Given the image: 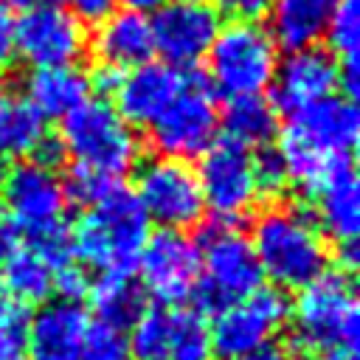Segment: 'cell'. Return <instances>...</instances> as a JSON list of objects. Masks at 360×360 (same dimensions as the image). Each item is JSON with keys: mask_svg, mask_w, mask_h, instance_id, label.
<instances>
[{"mask_svg": "<svg viewBox=\"0 0 360 360\" xmlns=\"http://www.w3.org/2000/svg\"><path fill=\"white\" fill-rule=\"evenodd\" d=\"M360 112L346 96H326L287 118L278 155L290 183L312 194L335 160L349 158L357 146Z\"/></svg>", "mask_w": 360, "mask_h": 360, "instance_id": "6da1fadb", "label": "cell"}, {"mask_svg": "<svg viewBox=\"0 0 360 360\" xmlns=\"http://www.w3.org/2000/svg\"><path fill=\"white\" fill-rule=\"evenodd\" d=\"M152 222L129 186L115 183L73 228L76 256L101 276H132Z\"/></svg>", "mask_w": 360, "mask_h": 360, "instance_id": "7a4b0ae2", "label": "cell"}, {"mask_svg": "<svg viewBox=\"0 0 360 360\" xmlns=\"http://www.w3.org/2000/svg\"><path fill=\"white\" fill-rule=\"evenodd\" d=\"M253 250L264 278L278 290H301L329 264L326 236L312 214L292 205H273L253 222Z\"/></svg>", "mask_w": 360, "mask_h": 360, "instance_id": "3957f363", "label": "cell"}, {"mask_svg": "<svg viewBox=\"0 0 360 360\" xmlns=\"http://www.w3.org/2000/svg\"><path fill=\"white\" fill-rule=\"evenodd\" d=\"M197 248L202 270L191 298L197 301V312L202 318L217 315L264 287V273L256 259L253 242L242 231H236V222L214 219L202 231Z\"/></svg>", "mask_w": 360, "mask_h": 360, "instance_id": "277c9868", "label": "cell"}, {"mask_svg": "<svg viewBox=\"0 0 360 360\" xmlns=\"http://www.w3.org/2000/svg\"><path fill=\"white\" fill-rule=\"evenodd\" d=\"M208 84L225 98L262 96L276 73L278 48L256 20L222 22L208 48Z\"/></svg>", "mask_w": 360, "mask_h": 360, "instance_id": "5b68a950", "label": "cell"}, {"mask_svg": "<svg viewBox=\"0 0 360 360\" xmlns=\"http://www.w3.org/2000/svg\"><path fill=\"white\" fill-rule=\"evenodd\" d=\"M290 318L301 349H357L360 307L352 276L343 270H323L315 281L301 287Z\"/></svg>", "mask_w": 360, "mask_h": 360, "instance_id": "8992f818", "label": "cell"}, {"mask_svg": "<svg viewBox=\"0 0 360 360\" xmlns=\"http://www.w3.org/2000/svg\"><path fill=\"white\" fill-rule=\"evenodd\" d=\"M56 138L65 149V158L70 155L73 163L96 169L112 180L132 169L141 152L135 129L104 98H87L73 112H68Z\"/></svg>", "mask_w": 360, "mask_h": 360, "instance_id": "52a82bcc", "label": "cell"}, {"mask_svg": "<svg viewBox=\"0 0 360 360\" xmlns=\"http://www.w3.org/2000/svg\"><path fill=\"white\" fill-rule=\"evenodd\" d=\"M135 197L149 222L169 231H186L202 219L205 202L194 169L177 158H149L135 172Z\"/></svg>", "mask_w": 360, "mask_h": 360, "instance_id": "ba28073f", "label": "cell"}, {"mask_svg": "<svg viewBox=\"0 0 360 360\" xmlns=\"http://www.w3.org/2000/svg\"><path fill=\"white\" fill-rule=\"evenodd\" d=\"M219 112L214 107V90L200 73H186L183 90L149 127L155 149L166 158L188 160L200 158L217 135Z\"/></svg>", "mask_w": 360, "mask_h": 360, "instance_id": "9c48e42d", "label": "cell"}, {"mask_svg": "<svg viewBox=\"0 0 360 360\" xmlns=\"http://www.w3.org/2000/svg\"><path fill=\"white\" fill-rule=\"evenodd\" d=\"M292 309V298L278 287H259L253 295L225 307L214 315L208 329L211 335V354L219 360H233L267 340L287 323Z\"/></svg>", "mask_w": 360, "mask_h": 360, "instance_id": "30bf717a", "label": "cell"}, {"mask_svg": "<svg viewBox=\"0 0 360 360\" xmlns=\"http://www.w3.org/2000/svg\"><path fill=\"white\" fill-rule=\"evenodd\" d=\"M197 183L205 208L222 222H236L253 211L259 200V186L253 174V155L231 141H214L197 166Z\"/></svg>", "mask_w": 360, "mask_h": 360, "instance_id": "8fae6325", "label": "cell"}, {"mask_svg": "<svg viewBox=\"0 0 360 360\" xmlns=\"http://www.w3.org/2000/svg\"><path fill=\"white\" fill-rule=\"evenodd\" d=\"M219 25V11L208 0H166L149 20L155 51L177 70L197 65L208 53Z\"/></svg>", "mask_w": 360, "mask_h": 360, "instance_id": "7c38bea8", "label": "cell"}, {"mask_svg": "<svg viewBox=\"0 0 360 360\" xmlns=\"http://www.w3.org/2000/svg\"><path fill=\"white\" fill-rule=\"evenodd\" d=\"M3 205L17 228V233H39L56 222H65V188L56 169H48L37 160H20L6 169L0 183Z\"/></svg>", "mask_w": 360, "mask_h": 360, "instance_id": "4fadbf2b", "label": "cell"}, {"mask_svg": "<svg viewBox=\"0 0 360 360\" xmlns=\"http://www.w3.org/2000/svg\"><path fill=\"white\" fill-rule=\"evenodd\" d=\"M84 48V25L62 6L22 8V14L14 17V53L31 68L76 65Z\"/></svg>", "mask_w": 360, "mask_h": 360, "instance_id": "5bb4252c", "label": "cell"}, {"mask_svg": "<svg viewBox=\"0 0 360 360\" xmlns=\"http://www.w3.org/2000/svg\"><path fill=\"white\" fill-rule=\"evenodd\" d=\"M138 267L143 278V292H149L160 304H180L191 298L200 281L202 262L197 242L186 231L160 228L149 233Z\"/></svg>", "mask_w": 360, "mask_h": 360, "instance_id": "9a60e30c", "label": "cell"}, {"mask_svg": "<svg viewBox=\"0 0 360 360\" xmlns=\"http://www.w3.org/2000/svg\"><path fill=\"white\" fill-rule=\"evenodd\" d=\"M338 87V59L312 45V48H301V51H290L273 73L270 82V104L276 107V112H298L326 96H332V90Z\"/></svg>", "mask_w": 360, "mask_h": 360, "instance_id": "2e32d148", "label": "cell"}, {"mask_svg": "<svg viewBox=\"0 0 360 360\" xmlns=\"http://www.w3.org/2000/svg\"><path fill=\"white\" fill-rule=\"evenodd\" d=\"M186 73L166 62H143L129 68L115 87V110L129 127H152L160 112L183 90Z\"/></svg>", "mask_w": 360, "mask_h": 360, "instance_id": "e0dca14e", "label": "cell"}, {"mask_svg": "<svg viewBox=\"0 0 360 360\" xmlns=\"http://www.w3.org/2000/svg\"><path fill=\"white\" fill-rule=\"evenodd\" d=\"M312 202H315L312 219L321 228V233L332 236L335 245L357 242V233H360V186H357L352 155L335 160V166L312 188Z\"/></svg>", "mask_w": 360, "mask_h": 360, "instance_id": "ac0fdd59", "label": "cell"}, {"mask_svg": "<svg viewBox=\"0 0 360 360\" xmlns=\"http://www.w3.org/2000/svg\"><path fill=\"white\" fill-rule=\"evenodd\" d=\"M87 323L90 318L82 304L62 298L39 304V309L28 315V360H76Z\"/></svg>", "mask_w": 360, "mask_h": 360, "instance_id": "d6986e66", "label": "cell"}, {"mask_svg": "<svg viewBox=\"0 0 360 360\" xmlns=\"http://www.w3.org/2000/svg\"><path fill=\"white\" fill-rule=\"evenodd\" d=\"M93 53L101 65L118 70L152 62L155 42L149 20L138 11H112L104 22H98L93 34Z\"/></svg>", "mask_w": 360, "mask_h": 360, "instance_id": "ffe728a7", "label": "cell"}, {"mask_svg": "<svg viewBox=\"0 0 360 360\" xmlns=\"http://www.w3.org/2000/svg\"><path fill=\"white\" fill-rule=\"evenodd\" d=\"M335 0H270L267 6V34L276 48L301 51L318 45L326 37Z\"/></svg>", "mask_w": 360, "mask_h": 360, "instance_id": "44dd1931", "label": "cell"}, {"mask_svg": "<svg viewBox=\"0 0 360 360\" xmlns=\"http://www.w3.org/2000/svg\"><path fill=\"white\" fill-rule=\"evenodd\" d=\"M90 76L76 65L34 68L25 79V101L42 118H65L90 96Z\"/></svg>", "mask_w": 360, "mask_h": 360, "instance_id": "7402d4cb", "label": "cell"}, {"mask_svg": "<svg viewBox=\"0 0 360 360\" xmlns=\"http://www.w3.org/2000/svg\"><path fill=\"white\" fill-rule=\"evenodd\" d=\"M219 124L225 129V141L242 149H264L278 132V112L264 96H242L228 98Z\"/></svg>", "mask_w": 360, "mask_h": 360, "instance_id": "603a6c76", "label": "cell"}, {"mask_svg": "<svg viewBox=\"0 0 360 360\" xmlns=\"http://www.w3.org/2000/svg\"><path fill=\"white\" fill-rule=\"evenodd\" d=\"M87 298L96 321L115 329H129L146 309V292L132 276H101L90 284Z\"/></svg>", "mask_w": 360, "mask_h": 360, "instance_id": "cb8c5ba5", "label": "cell"}, {"mask_svg": "<svg viewBox=\"0 0 360 360\" xmlns=\"http://www.w3.org/2000/svg\"><path fill=\"white\" fill-rule=\"evenodd\" d=\"M0 287L11 301L22 307L45 304L53 292V267L45 264L31 248H17L3 262Z\"/></svg>", "mask_w": 360, "mask_h": 360, "instance_id": "d4e9b609", "label": "cell"}, {"mask_svg": "<svg viewBox=\"0 0 360 360\" xmlns=\"http://www.w3.org/2000/svg\"><path fill=\"white\" fill-rule=\"evenodd\" d=\"M45 138V118L22 98L0 90V152L31 155Z\"/></svg>", "mask_w": 360, "mask_h": 360, "instance_id": "484cf974", "label": "cell"}, {"mask_svg": "<svg viewBox=\"0 0 360 360\" xmlns=\"http://www.w3.org/2000/svg\"><path fill=\"white\" fill-rule=\"evenodd\" d=\"M172 340V309L146 307L141 318L129 326V354L132 360H169Z\"/></svg>", "mask_w": 360, "mask_h": 360, "instance_id": "4316f807", "label": "cell"}, {"mask_svg": "<svg viewBox=\"0 0 360 360\" xmlns=\"http://www.w3.org/2000/svg\"><path fill=\"white\" fill-rule=\"evenodd\" d=\"M211 335L208 323L197 309H172V340L169 360H208Z\"/></svg>", "mask_w": 360, "mask_h": 360, "instance_id": "83f0119b", "label": "cell"}, {"mask_svg": "<svg viewBox=\"0 0 360 360\" xmlns=\"http://www.w3.org/2000/svg\"><path fill=\"white\" fill-rule=\"evenodd\" d=\"M326 37L332 51L338 53V62L357 59L360 48V0H335Z\"/></svg>", "mask_w": 360, "mask_h": 360, "instance_id": "f1b7e54d", "label": "cell"}, {"mask_svg": "<svg viewBox=\"0 0 360 360\" xmlns=\"http://www.w3.org/2000/svg\"><path fill=\"white\" fill-rule=\"evenodd\" d=\"M76 360H132L124 329L107 326L101 321H90L79 343Z\"/></svg>", "mask_w": 360, "mask_h": 360, "instance_id": "f546056e", "label": "cell"}, {"mask_svg": "<svg viewBox=\"0 0 360 360\" xmlns=\"http://www.w3.org/2000/svg\"><path fill=\"white\" fill-rule=\"evenodd\" d=\"M115 186L112 177L96 172V169H87V166H79L73 163L68 169V174L62 177V188H65V200L68 202H76L82 208H90L96 205L110 188Z\"/></svg>", "mask_w": 360, "mask_h": 360, "instance_id": "4dcf8cb0", "label": "cell"}, {"mask_svg": "<svg viewBox=\"0 0 360 360\" xmlns=\"http://www.w3.org/2000/svg\"><path fill=\"white\" fill-rule=\"evenodd\" d=\"M28 245L45 264H51L53 270L65 267V264H73L76 259V250H73V228H68V222H56L39 233H31L25 236Z\"/></svg>", "mask_w": 360, "mask_h": 360, "instance_id": "1f68e13d", "label": "cell"}, {"mask_svg": "<svg viewBox=\"0 0 360 360\" xmlns=\"http://www.w3.org/2000/svg\"><path fill=\"white\" fill-rule=\"evenodd\" d=\"M25 332H28V309L8 298L0 309V357L3 354H22L25 352Z\"/></svg>", "mask_w": 360, "mask_h": 360, "instance_id": "d6a6232c", "label": "cell"}, {"mask_svg": "<svg viewBox=\"0 0 360 360\" xmlns=\"http://www.w3.org/2000/svg\"><path fill=\"white\" fill-rule=\"evenodd\" d=\"M253 174H256L259 197H278L290 183L278 149H267V146L259 149V155L253 158Z\"/></svg>", "mask_w": 360, "mask_h": 360, "instance_id": "836d02e7", "label": "cell"}, {"mask_svg": "<svg viewBox=\"0 0 360 360\" xmlns=\"http://www.w3.org/2000/svg\"><path fill=\"white\" fill-rule=\"evenodd\" d=\"M90 284H93L90 276H87L82 267H76V264H65V267L53 270V292H56L62 301L79 304L82 298H87Z\"/></svg>", "mask_w": 360, "mask_h": 360, "instance_id": "e575fe53", "label": "cell"}, {"mask_svg": "<svg viewBox=\"0 0 360 360\" xmlns=\"http://www.w3.org/2000/svg\"><path fill=\"white\" fill-rule=\"evenodd\" d=\"M115 6H118V0H68V11L84 25V22H90V25H98V22H104L112 11H115Z\"/></svg>", "mask_w": 360, "mask_h": 360, "instance_id": "d590c367", "label": "cell"}, {"mask_svg": "<svg viewBox=\"0 0 360 360\" xmlns=\"http://www.w3.org/2000/svg\"><path fill=\"white\" fill-rule=\"evenodd\" d=\"M14 14L6 0H0V73L14 62Z\"/></svg>", "mask_w": 360, "mask_h": 360, "instance_id": "8d00e7d4", "label": "cell"}, {"mask_svg": "<svg viewBox=\"0 0 360 360\" xmlns=\"http://www.w3.org/2000/svg\"><path fill=\"white\" fill-rule=\"evenodd\" d=\"M267 6L270 0H214V8L231 14L233 20H256L267 11Z\"/></svg>", "mask_w": 360, "mask_h": 360, "instance_id": "74e56055", "label": "cell"}, {"mask_svg": "<svg viewBox=\"0 0 360 360\" xmlns=\"http://www.w3.org/2000/svg\"><path fill=\"white\" fill-rule=\"evenodd\" d=\"M121 76H124V70L110 68V65H98V70L90 76V87H96L104 96H112L115 87H118V82H121Z\"/></svg>", "mask_w": 360, "mask_h": 360, "instance_id": "f35d334b", "label": "cell"}, {"mask_svg": "<svg viewBox=\"0 0 360 360\" xmlns=\"http://www.w3.org/2000/svg\"><path fill=\"white\" fill-rule=\"evenodd\" d=\"M287 357H290L287 346H281L276 340H267V343H262V346H256V349H250V352H245L233 360H287Z\"/></svg>", "mask_w": 360, "mask_h": 360, "instance_id": "ab89813d", "label": "cell"}, {"mask_svg": "<svg viewBox=\"0 0 360 360\" xmlns=\"http://www.w3.org/2000/svg\"><path fill=\"white\" fill-rule=\"evenodd\" d=\"M17 242H20L17 228L11 225V219H8V217H3V214H0V264H3V262H6L17 248H20Z\"/></svg>", "mask_w": 360, "mask_h": 360, "instance_id": "60d3db41", "label": "cell"}, {"mask_svg": "<svg viewBox=\"0 0 360 360\" xmlns=\"http://www.w3.org/2000/svg\"><path fill=\"white\" fill-rule=\"evenodd\" d=\"M118 3H124V6H127V11H138V14H146V11H155V8H160L166 0H118Z\"/></svg>", "mask_w": 360, "mask_h": 360, "instance_id": "b9f144b4", "label": "cell"}, {"mask_svg": "<svg viewBox=\"0 0 360 360\" xmlns=\"http://www.w3.org/2000/svg\"><path fill=\"white\" fill-rule=\"evenodd\" d=\"M318 360H357V354H354V349H329Z\"/></svg>", "mask_w": 360, "mask_h": 360, "instance_id": "7bdbcfd3", "label": "cell"}, {"mask_svg": "<svg viewBox=\"0 0 360 360\" xmlns=\"http://www.w3.org/2000/svg\"><path fill=\"white\" fill-rule=\"evenodd\" d=\"M20 8H37V6H56L59 0H11Z\"/></svg>", "mask_w": 360, "mask_h": 360, "instance_id": "ee69618b", "label": "cell"}, {"mask_svg": "<svg viewBox=\"0 0 360 360\" xmlns=\"http://www.w3.org/2000/svg\"><path fill=\"white\" fill-rule=\"evenodd\" d=\"M287 360H312V357H309L307 352H295V354L290 352V357H287Z\"/></svg>", "mask_w": 360, "mask_h": 360, "instance_id": "f6af8a7d", "label": "cell"}, {"mask_svg": "<svg viewBox=\"0 0 360 360\" xmlns=\"http://www.w3.org/2000/svg\"><path fill=\"white\" fill-rule=\"evenodd\" d=\"M6 169H8V166H6V155L0 152V183H3V177H6Z\"/></svg>", "mask_w": 360, "mask_h": 360, "instance_id": "bcb514c9", "label": "cell"}, {"mask_svg": "<svg viewBox=\"0 0 360 360\" xmlns=\"http://www.w3.org/2000/svg\"><path fill=\"white\" fill-rule=\"evenodd\" d=\"M0 360H28V357L25 354H3Z\"/></svg>", "mask_w": 360, "mask_h": 360, "instance_id": "7dc6e473", "label": "cell"}, {"mask_svg": "<svg viewBox=\"0 0 360 360\" xmlns=\"http://www.w3.org/2000/svg\"><path fill=\"white\" fill-rule=\"evenodd\" d=\"M6 301H8V295H6V292H3V287H0V309H3V304H6Z\"/></svg>", "mask_w": 360, "mask_h": 360, "instance_id": "c3c4849f", "label": "cell"}]
</instances>
